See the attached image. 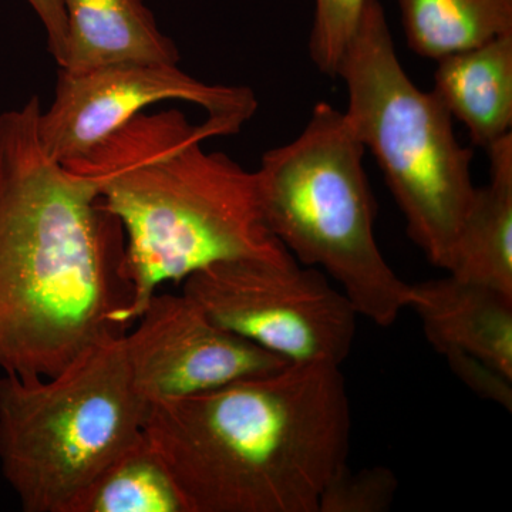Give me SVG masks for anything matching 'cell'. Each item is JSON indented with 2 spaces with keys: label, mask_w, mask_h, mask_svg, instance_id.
<instances>
[{
  "label": "cell",
  "mask_w": 512,
  "mask_h": 512,
  "mask_svg": "<svg viewBox=\"0 0 512 512\" xmlns=\"http://www.w3.org/2000/svg\"><path fill=\"white\" fill-rule=\"evenodd\" d=\"M39 96L0 114V370L45 379L126 332L124 234L96 188L47 156Z\"/></svg>",
  "instance_id": "cell-1"
},
{
  "label": "cell",
  "mask_w": 512,
  "mask_h": 512,
  "mask_svg": "<svg viewBox=\"0 0 512 512\" xmlns=\"http://www.w3.org/2000/svg\"><path fill=\"white\" fill-rule=\"evenodd\" d=\"M350 434L345 377L325 363L158 400L144 421L187 512H318Z\"/></svg>",
  "instance_id": "cell-2"
},
{
  "label": "cell",
  "mask_w": 512,
  "mask_h": 512,
  "mask_svg": "<svg viewBox=\"0 0 512 512\" xmlns=\"http://www.w3.org/2000/svg\"><path fill=\"white\" fill-rule=\"evenodd\" d=\"M237 133L210 117L192 124L178 109L143 111L63 164L94 185L123 228L126 329L168 282L220 262L291 258L266 227L256 171L202 147Z\"/></svg>",
  "instance_id": "cell-3"
},
{
  "label": "cell",
  "mask_w": 512,
  "mask_h": 512,
  "mask_svg": "<svg viewBox=\"0 0 512 512\" xmlns=\"http://www.w3.org/2000/svg\"><path fill=\"white\" fill-rule=\"evenodd\" d=\"M126 332L107 333L55 376H0V467L23 511L74 512L96 478L144 439L148 403Z\"/></svg>",
  "instance_id": "cell-4"
},
{
  "label": "cell",
  "mask_w": 512,
  "mask_h": 512,
  "mask_svg": "<svg viewBox=\"0 0 512 512\" xmlns=\"http://www.w3.org/2000/svg\"><path fill=\"white\" fill-rule=\"evenodd\" d=\"M365 151L345 113L320 101L295 140L266 151L256 175L271 234L299 264L335 279L357 315L387 328L413 289L377 245Z\"/></svg>",
  "instance_id": "cell-5"
},
{
  "label": "cell",
  "mask_w": 512,
  "mask_h": 512,
  "mask_svg": "<svg viewBox=\"0 0 512 512\" xmlns=\"http://www.w3.org/2000/svg\"><path fill=\"white\" fill-rule=\"evenodd\" d=\"M336 76L348 90L350 130L375 156L407 234L446 269L476 194L474 151L458 143L439 97L403 69L379 0H366Z\"/></svg>",
  "instance_id": "cell-6"
},
{
  "label": "cell",
  "mask_w": 512,
  "mask_h": 512,
  "mask_svg": "<svg viewBox=\"0 0 512 512\" xmlns=\"http://www.w3.org/2000/svg\"><path fill=\"white\" fill-rule=\"evenodd\" d=\"M183 292L222 328L286 362L340 366L352 350L355 306L293 256L220 262L188 276Z\"/></svg>",
  "instance_id": "cell-7"
},
{
  "label": "cell",
  "mask_w": 512,
  "mask_h": 512,
  "mask_svg": "<svg viewBox=\"0 0 512 512\" xmlns=\"http://www.w3.org/2000/svg\"><path fill=\"white\" fill-rule=\"evenodd\" d=\"M184 101L241 131L255 116L258 99L247 86L208 84L178 63L111 64L83 73L59 69L55 99L40 111V143L57 163L83 157L104 138L154 104Z\"/></svg>",
  "instance_id": "cell-8"
},
{
  "label": "cell",
  "mask_w": 512,
  "mask_h": 512,
  "mask_svg": "<svg viewBox=\"0 0 512 512\" xmlns=\"http://www.w3.org/2000/svg\"><path fill=\"white\" fill-rule=\"evenodd\" d=\"M124 339L134 382L148 404L264 375L289 363L222 328L184 292L154 293Z\"/></svg>",
  "instance_id": "cell-9"
},
{
  "label": "cell",
  "mask_w": 512,
  "mask_h": 512,
  "mask_svg": "<svg viewBox=\"0 0 512 512\" xmlns=\"http://www.w3.org/2000/svg\"><path fill=\"white\" fill-rule=\"evenodd\" d=\"M412 289L410 309L437 352L460 350L512 379V296L451 275Z\"/></svg>",
  "instance_id": "cell-10"
},
{
  "label": "cell",
  "mask_w": 512,
  "mask_h": 512,
  "mask_svg": "<svg viewBox=\"0 0 512 512\" xmlns=\"http://www.w3.org/2000/svg\"><path fill=\"white\" fill-rule=\"evenodd\" d=\"M66 59L60 70L83 73L111 64L178 63L180 52L143 0H62Z\"/></svg>",
  "instance_id": "cell-11"
},
{
  "label": "cell",
  "mask_w": 512,
  "mask_h": 512,
  "mask_svg": "<svg viewBox=\"0 0 512 512\" xmlns=\"http://www.w3.org/2000/svg\"><path fill=\"white\" fill-rule=\"evenodd\" d=\"M433 93L485 151L512 134V33L437 60Z\"/></svg>",
  "instance_id": "cell-12"
},
{
  "label": "cell",
  "mask_w": 512,
  "mask_h": 512,
  "mask_svg": "<svg viewBox=\"0 0 512 512\" xmlns=\"http://www.w3.org/2000/svg\"><path fill=\"white\" fill-rule=\"evenodd\" d=\"M487 154L490 183L476 188L446 271L512 296V134Z\"/></svg>",
  "instance_id": "cell-13"
},
{
  "label": "cell",
  "mask_w": 512,
  "mask_h": 512,
  "mask_svg": "<svg viewBox=\"0 0 512 512\" xmlns=\"http://www.w3.org/2000/svg\"><path fill=\"white\" fill-rule=\"evenodd\" d=\"M410 50L440 60L512 33V0H397Z\"/></svg>",
  "instance_id": "cell-14"
},
{
  "label": "cell",
  "mask_w": 512,
  "mask_h": 512,
  "mask_svg": "<svg viewBox=\"0 0 512 512\" xmlns=\"http://www.w3.org/2000/svg\"><path fill=\"white\" fill-rule=\"evenodd\" d=\"M74 512H187V507L144 437L96 478Z\"/></svg>",
  "instance_id": "cell-15"
},
{
  "label": "cell",
  "mask_w": 512,
  "mask_h": 512,
  "mask_svg": "<svg viewBox=\"0 0 512 512\" xmlns=\"http://www.w3.org/2000/svg\"><path fill=\"white\" fill-rule=\"evenodd\" d=\"M399 480L390 468H340L320 495L318 512H386L396 498Z\"/></svg>",
  "instance_id": "cell-16"
},
{
  "label": "cell",
  "mask_w": 512,
  "mask_h": 512,
  "mask_svg": "<svg viewBox=\"0 0 512 512\" xmlns=\"http://www.w3.org/2000/svg\"><path fill=\"white\" fill-rule=\"evenodd\" d=\"M365 3L366 0H315L309 55L320 73L336 76Z\"/></svg>",
  "instance_id": "cell-17"
},
{
  "label": "cell",
  "mask_w": 512,
  "mask_h": 512,
  "mask_svg": "<svg viewBox=\"0 0 512 512\" xmlns=\"http://www.w3.org/2000/svg\"><path fill=\"white\" fill-rule=\"evenodd\" d=\"M441 355L446 357L448 366L471 392L485 400L500 404L505 410L511 412L512 379L510 377L504 376L483 360L460 350H446Z\"/></svg>",
  "instance_id": "cell-18"
},
{
  "label": "cell",
  "mask_w": 512,
  "mask_h": 512,
  "mask_svg": "<svg viewBox=\"0 0 512 512\" xmlns=\"http://www.w3.org/2000/svg\"><path fill=\"white\" fill-rule=\"evenodd\" d=\"M46 30L47 50L59 67L66 59L67 20L62 0H28Z\"/></svg>",
  "instance_id": "cell-19"
}]
</instances>
